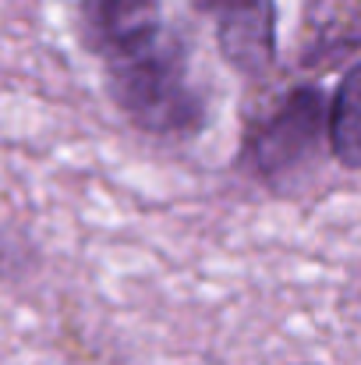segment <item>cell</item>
<instances>
[{
  "mask_svg": "<svg viewBox=\"0 0 361 365\" xmlns=\"http://www.w3.org/2000/svg\"><path fill=\"white\" fill-rule=\"evenodd\" d=\"M107 96L131 128L152 138H195L209 107L192 82V57L181 36L163 29L145 46L103 61Z\"/></svg>",
  "mask_w": 361,
  "mask_h": 365,
  "instance_id": "obj_1",
  "label": "cell"
},
{
  "mask_svg": "<svg viewBox=\"0 0 361 365\" xmlns=\"http://www.w3.org/2000/svg\"><path fill=\"white\" fill-rule=\"evenodd\" d=\"M241 156L255 181L269 192L291 195L319 170L326 153V93L319 82L291 86L269 114L248 124Z\"/></svg>",
  "mask_w": 361,
  "mask_h": 365,
  "instance_id": "obj_2",
  "label": "cell"
},
{
  "mask_svg": "<svg viewBox=\"0 0 361 365\" xmlns=\"http://www.w3.org/2000/svg\"><path fill=\"white\" fill-rule=\"evenodd\" d=\"M209 18L224 61L241 78H262L276 64V0H192Z\"/></svg>",
  "mask_w": 361,
  "mask_h": 365,
  "instance_id": "obj_3",
  "label": "cell"
},
{
  "mask_svg": "<svg viewBox=\"0 0 361 365\" xmlns=\"http://www.w3.org/2000/svg\"><path fill=\"white\" fill-rule=\"evenodd\" d=\"M163 29V0H78V39L100 61L145 46Z\"/></svg>",
  "mask_w": 361,
  "mask_h": 365,
  "instance_id": "obj_4",
  "label": "cell"
},
{
  "mask_svg": "<svg viewBox=\"0 0 361 365\" xmlns=\"http://www.w3.org/2000/svg\"><path fill=\"white\" fill-rule=\"evenodd\" d=\"M326 153L344 167H361V107H358V61H347L333 96H326Z\"/></svg>",
  "mask_w": 361,
  "mask_h": 365,
  "instance_id": "obj_5",
  "label": "cell"
},
{
  "mask_svg": "<svg viewBox=\"0 0 361 365\" xmlns=\"http://www.w3.org/2000/svg\"><path fill=\"white\" fill-rule=\"evenodd\" d=\"M36 266H39V255H36V248L28 245L25 235L0 231V280H18Z\"/></svg>",
  "mask_w": 361,
  "mask_h": 365,
  "instance_id": "obj_6",
  "label": "cell"
}]
</instances>
